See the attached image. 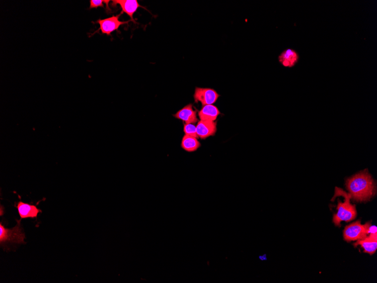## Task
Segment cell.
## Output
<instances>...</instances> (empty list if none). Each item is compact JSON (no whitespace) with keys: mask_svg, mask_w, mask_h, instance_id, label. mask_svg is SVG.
<instances>
[{"mask_svg":"<svg viewBox=\"0 0 377 283\" xmlns=\"http://www.w3.org/2000/svg\"><path fill=\"white\" fill-rule=\"evenodd\" d=\"M346 187L351 198L356 201L370 200L376 193L374 180L368 170H364L346 181Z\"/></svg>","mask_w":377,"mask_h":283,"instance_id":"6da1fadb","label":"cell"},{"mask_svg":"<svg viewBox=\"0 0 377 283\" xmlns=\"http://www.w3.org/2000/svg\"><path fill=\"white\" fill-rule=\"evenodd\" d=\"M340 195L345 198L344 202L338 200L337 213L334 215L333 221L335 226H340L342 221L349 222L355 219L357 216V211L355 205L351 203V195L343 189L336 187L335 190L334 198Z\"/></svg>","mask_w":377,"mask_h":283,"instance_id":"7a4b0ae2","label":"cell"},{"mask_svg":"<svg viewBox=\"0 0 377 283\" xmlns=\"http://www.w3.org/2000/svg\"><path fill=\"white\" fill-rule=\"evenodd\" d=\"M17 224L11 228H6L0 223V244L1 247H5L8 243H25V234L20 223V220H16Z\"/></svg>","mask_w":377,"mask_h":283,"instance_id":"3957f363","label":"cell"},{"mask_svg":"<svg viewBox=\"0 0 377 283\" xmlns=\"http://www.w3.org/2000/svg\"><path fill=\"white\" fill-rule=\"evenodd\" d=\"M371 226L370 222L363 225L360 220L352 223L345 227L343 232L344 239L347 242H350L351 241L365 239L369 234V230Z\"/></svg>","mask_w":377,"mask_h":283,"instance_id":"277c9868","label":"cell"},{"mask_svg":"<svg viewBox=\"0 0 377 283\" xmlns=\"http://www.w3.org/2000/svg\"><path fill=\"white\" fill-rule=\"evenodd\" d=\"M121 15V14L120 13L119 15H113L109 18L97 20L95 23H98L100 26L97 31H101L102 34L110 36L112 32L117 31L120 26L132 21L131 20L127 22L121 21L119 20Z\"/></svg>","mask_w":377,"mask_h":283,"instance_id":"5b68a950","label":"cell"},{"mask_svg":"<svg viewBox=\"0 0 377 283\" xmlns=\"http://www.w3.org/2000/svg\"><path fill=\"white\" fill-rule=\"evenodd\" d=\"M220 95L217 92L211 89L197 88L195 90L194 98L196 102H200L203 106L213 105L217 102Z\"/></svg>","mask_w":377,"mask_h":283,"instance_id":"8992f818","label":"cell"},{"mask_svg":"<svg viewBox=\"0 0 377 283\" xmlns=\"http://www.w3.org/2000/svg\"><path fill=\"white\" fill-rule=\"evenodd\" d=\"M15 207L18 211L20 220L26 218H36L39 213H42V211L38 209L36 205L24 203L21 201L16 203Z\"/></svg>","mask_w":377,"mask_h":283,"instance_id":"52a82bcc","label":"cell"},{"mask_svg":"<svg viewBox=\"0 0 377 283\" xmlns=\"http://www.w3.org/2000/svg\"><path fill=\"white\" fill-rule=\"evenodd\" d=\"M196 127L198 136L202 139L214 136L217 131V124L214 121L200 120Z\"/></svg>","mask_w":377,"mask_h":283,"instance_id":"ba28073f","label":"cell"},{"mask_svg":"<svg viewBox=\"0 0 377 283\" xmlns=\"http://www.w3.org/2000/svg\"><path fill=\"white\" fill-rule=\"evenodd\" d=\"M114 5H119L122 8V14L125 12L131 18L132 22H135L134 19V15L140 7H142L138 1V0H113L112 1Z\"/></svg>","mask_w":377,"mask_h":283,"instance_id":"9c48e42d","label":"cell"},{"mask_svg":"<svg viewBox=\"0 0 377 283\" xmlns=\"http://www.w3.org/2000/svg\"><path fill=\"white\" fill-rule=\"evenodd\" d=\"M300 56L295 50L287 49L282 52L279 56V61L285 68L294 67L299 62Z\"/></svg>","mask_w":377,"mask_h":283,"instance_id":"30bf717a","label":"cell"},{"mask_svg":"<svg viewBox=\"0 0 377 283\" xmlns=\"http://www.w3.org/2000/svg\"><path fill=\"white\" fill-rule=\"evenodd\" d=\"M197 113V111L193 110L192 104H188L173 116L183 120L185 124H194L198 122Z\"/></svg>","mask_w":377,"mask_h":283,"instance_id":"8fae6325","label":"cell"},{"mask_svg":"<svg viewBox=\"0 0 377 283\" xmlns=\"http://www.w3.org/2000/svg\"><path fill=\"white\" fill-rule=\"evenodd\" d=\"M355 247L360 245L364 249V252L374 255L376 252L377 248V234H370V236H367L365 239L357 240V242L354 243Z\"/></svg>","mask_w":377,"mask_h":283,"instance_id":"7c38bea8","label":"cell"},{"mask_svg":"<svg viewBox=\"0 0 377 283\" xmlns=\"http://www.w3.org/2000/svg\"><path fill=\"white\" fill-rule=\"evenodd\" d=\"M221 114L218 108L213 105H207L202 107L201 110L198 112L199 117L201 120L205 121H214Z\"/></svg>","mask_w":377,"mask_h":283,"instance_id":"4fadbf2b","label":"cell"},{"mask_svg":"<svg viewBox=\"0 0 377 283\" xmlns=\"http://www.w3.org/2000/svg\"><path fill=\"white\" fill-rule=\"evenodd\" d=\"M181 145L185 151L193 152L196 151L201 145L196 137L185 135L182 139Z\"/></svg>","mask_w":377,"mask_h":283,"instance_id":"5bb4252c","label":"cell"},{"mask_svg":"<svg viewBox=\"0 0 377 283\" xmlns=\"http://www.w3.org/2000/svg\"><path fill=\"white\" fill-rule=\"evenodd\" d=\"M184 132L186 135L192 136L198 139L197 133V127L194 124H184Z\"/></svg>","mask_w":377,"mask_h":283,"instance_id":"9a60e30c","label":"cell"},{"mask_svg":"<svg viewBox=\"0 0 377 283\" xmlns=\"http://www.w3.org/2000/svg\"><path fill=\"white\" fill-rule=\"evenodd\" d=\"M99 7H104L103 0H90L89 9H97Z\"/></svg>","mask_w":377,"mask_h":283,"instance_id":"2e32d148","label":"cell"},{"mask_svg":"<svg viewBox=\"0 0 377 283\" xmlns=\"http://www.w3.org/2000/svg\"><path fill=\"white\" fill-rule=\"evenodd\" d=\"M110 2V0H103V2L106 4V11L107 13H110V12H111V10L110 9V8L109 6V3Z\"/></svg>","mask_w":377,"mask_h":283,"instance_id":"e0dca14e","label":"cell"}]
</instances>
